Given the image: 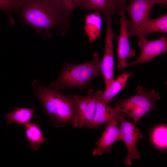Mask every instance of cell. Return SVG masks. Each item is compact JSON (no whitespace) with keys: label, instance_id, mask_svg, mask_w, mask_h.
<instances>
[{"label":"cell","instance_id":"obj_5","mask_svg":"<svg viewBox=\"0 0 167 167\" xmlns=\"http://www.w3.org/2000/svg\"><path fill=\"white\" fill-rule=\"evenodd\" d=\"M129 3L126 5V10L131 19L128 28L129 37L137 36L140 26L143 21L150 17L152 7L155 4L161 6L167 5V0H129Z\"/></svg>","mask_w":167,"mask_h":167},{"label":"cell","instance_id":"obj_8","mask_svg":"<svg viewBox=\"0 0 167 167\" xmlns=\"http://www.w3.org/2000/svg\"><path fill=\"white\" fill-rule=\"evenodd\" d=\"M106 32L105 52L100 63V72L104 78L105 89L114 80L113 41L114 34L111 26L112 17L105 19Z\"/></svg>","mask_w":167,"mask_h":167},{"label":"cell","instance_id":"obj_2","mask_svg":"<svg viewBox=\"0 0 167 167\" xmlns=\"http://www.w3.org/2000/svg\"><path fill=\"white\" fill-rule=\"evenodd\" d=\"M32 84L35 97L42 103L53 126L58 127L71 124L75 109L73 95L43 86L38 79L33 80Z\"/></svg>","mask_w":167,"mask_h":167},{"label":"cell","instance_id":"obj_10","mask_svg":"<svg viewBox=\"0 0 167 167\" xmlns=\"http://www.w3.org/2000/svg\"><path fill=\"white\" fill-rule=\"evenodd\" d=\"M138 45L141 49L139 57L127 65V68L140 63H148L150 60L164 53L167 50V37L163 35L156 40H148L146 38L138 39Z\"/></svg>","mask_w":167,"mask_h":167},{"label":"cell","instance_id":"obj_18","mask_svg":"<svg viewBox=\"0 0 167 167\" xmlns=\"http://www.w3.org/2000/svg\"><path fill=\"white\" fill-rule=\"evenodd\" d=\"M36 110L35 108L16 107L8 113L6 116L7 123H16L19 125H25L30 122Z\"/></svg>","mask_w":167,"mask_h":167},{"label":"cell","instance_id":"obj_20","mask_svg":"<svg viewBox=\"0 0 167 167\" xmlns=\"http://www.w3.org/2000/svg\"><path fill=\"white\" fill-rule=\"evenodd\" d=\"M66 19L69 21L74 9L76 7L79 0H58Z\"/></svg>","mask_w":167,"mask_h":167},{"label":"cell","instance_id":"obj_12","mask_svg":"<svg viewBox=\"0 0 167 167\" xmlns=\"http://www.w3.org/2000/svg\"><path fill=\"white\" fill-rule=\"evenodd\" d=\"M77 7L86 11L101 13L105 19L120 12L117 0H79Z\"/></svg>","mask_w":167,"mask_h":167},{"label":"cell","instance_id":"obj_14","mask_svg":"<svg viewBox=\"0 0 167 167\" xmlns=\"http://www.w3.org/2000/svg\"><path fill=\"white\" fill-rule=\"evenodd\" d=\"M156 32L167 33V13L156 19H150L149 17L145 19L140 26L136 36L138 39L146 38L149 34Z\"/></svg>","mask_w":167,"mask_h":167},{"label":"cell","instance_id":"obj_17","mask_svg":"<svg viewBox=\"0 0 167 167\" xmlns=\"http://www.w3.org/2000/svg\"><path fill=\"white\" fill-rule=\"evenodd\" d=\"M26 137L31 149L34 151L38 150L41 144L47 141L37 124L30 122L25 125Z\"/></svg>","mask_w":167,"mask_h":167},{"label":"cell","instance_id":"obj_15","mask_svg":"<svg viewBox=\"0 0 167 167\" xmlns=\"http://www.w3.org/2000/svg\"><path fill=\"white\" fill-rule=\"evenodd\" d=\"M133 71L122 72L114 79L112 84L104 91H96L98 96L106 103L109 104L113 98L126 86V83Z\"/></svg>","mask_w":167,"mask_h":167},{"label":"cell","instance_id":"obj_7","mask_svg":"<svg viewBox=\"0 0 167 167\" xmlns=\"http://www.w3.org/2000/svg\"><path fill=\"white\" fill-rule=\"evenodd\" d=\"M118 119L121 124L119 129L122 141L124 143L127 151L124 162L131 166L133 160L141 157L137 145L139 140L143 138V135L135 124L126 120L124 115L120 116Z\"/></svg>","mask_w":167,"mask_h":167},{"label":"cell","instance_id":"obj_13","mask_svg":"<svg viewBox=\"0 0 167 167\" xmlns=\"http://www.w3.org/2000/svg\"><path fill=\"white\" fill-rule=\"evenodd\" d=\"M97 95L96 112L91 128L96 129L101 125H106L116 118H118L124 114L115 107L110 106L108 104L100 98Z\"/></svg>","mask_w":167,"mask_h":167},{"label":"cell","instance_id":"obj_16","mask_svg":"<svg viewBox=\"0 0 167 167\" xmlns=\"http://www.w3.org/2000/svg\"><path fill=\"white\" fill-rule=\"evenodd\" d=\"M102 19L100 13L94 12L86 16L84 30L89 41H95L101 35Z\"/></svg>","mask_w":167,"mask_h":167},{"label":"cell","instance_id":"obj_22","mask_svg":"<svg viewBox=\"0 0 167 167\" xmlns=\"http://www.w3.org/2000/svg\"><path fill=\"white\" fill-rule=\"evenodd\" d=\"M129 0H117L118 7L120 11L122 10H124V7L126 2Z\"/></svg>","mask_w":167,"mask_h":167},{"label":"cell","instance_id":"obj_3","mask_svg":"<svg viewBox=\"0 0 167 167\" xmlns=\"http://www.w3.org/2000/svg\"><path fill=\"white\" fill-rule=\"evenodd\" d=\"M101 60L99 54L95 53L93 60L87 63L72 65L65 62L58 78L49 87L60 91L73 88H86L89 82L101 73Z\"/></svg>","mask_w":167,"mask_h":167},{"label":"cell","instance_id":"obj_9","mask_svg":"<svg viewBox=\"0 0 167 167\" xmlns=\"http://www.w3.org/2000/svg\"><path fill=\"white\" fill-rule=\"evenodd\" d=\"M119 15L120 28L118 40L117 54L118 62L117 67L119 71L127 68L128 63L126 58L133 57L136 54V51L130 46L128 28L130 24V20L126 19L124 10L121 11Z\"/></svg>","mask_w":167,"mask_h":167},{"label":"cell","instance_id":"obj_4","mask_svg":"<svg viewBox=\"0 0 167 167\" xmlns=\"http://www.w3.org/2000/svg\"><path fill=\"white\" fill-rule=\"evenodd\" d=\"M137 93L127 99L117 101L115 107L131 118L135 123L150 111L155 110L154 102L161 99L159 94L154 89L147 91L146 88L138 85Z\"/></svg>","mask_w":167,"mask_h":167},{"label":"cell","instance_id":"obj_1","mask_svg":"<svg viewBox=\"0 0 167 167\" xmlns=\"http://www.w3.org/2000/svg\"><path fill=\"white\" fill-rule=\"evenodd\" d=\"M25 24L37 33L52 36L53 28H59L66 34L70 26L58 0H19L14 9Z\"/></svg>","mask_w":167,"mask_h":167},{"label":"cell","instance_id":"obj_11","mask_svg":"<svg viewBox=\"0 0 167 167\" xmlns=\"http://www.w3.org/2000/svg\"><path fill=\"white\" fill-rule=\"evenodd\" d=\"M119 121L118 118H116L105 125V129L92 152L93 156H101L105 152H110L111 145L116 141L122 140Z\"/></svg>","mask_w":167,"mask_h":167},{"label":"cell","instance_id":"obj_19","mask_svg":"<svg viewBox=\"0 0 167 167\" xmlns=\"http://www.w3.org/2000/svg\"><path fill=\"white\" fill-rule=\"evenodd\" d=\"M167 128L165 125L155 126L151 133L150 139L153 145L161 151H165L167 147Z\"/></svg>","mask_w":167,"mask_h":167},{"label":"cell","instance_id":"obj_6","mask_svg":"<svg viewBox=\"0 0 167 167\" xmlns=\"http://www.w3.org/2000/svg\"><path fill=\"white\" fill-rule=\"evenodd\" d=\"M88 94L73 95L75 109L71 124L74 127L91 128L96 112L97 95L96 92L91 89Z\"/></svg>","mask_w":167,"mask_h":167},{"label":"cell","instance_id":"obj_21","mask_svg":"<svg viewBox=\"0 0 167 167\" xmlns=\"http://www.w3.org/2000/svg\"><path fill=\"white\" fill-rule=\"evenodd\" d=\"M19 0H0V10L8 14L15 9Z\"/></svg>","mask_w":167,"mask_h":167}]
</instances>
